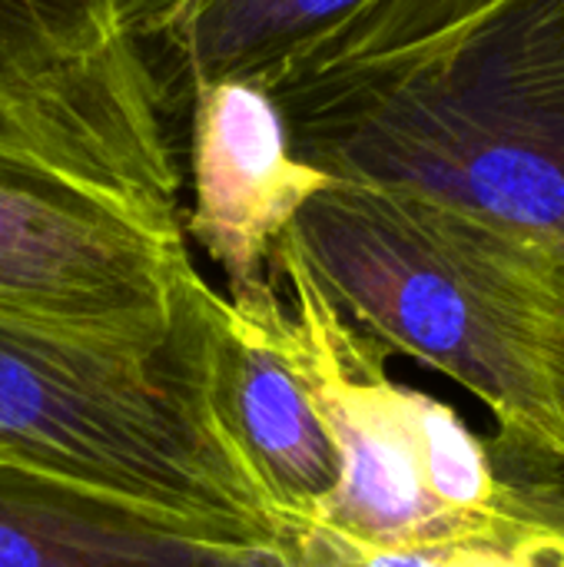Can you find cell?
Masks as SVG:
<instances>
[{
  "mask_svg": "<svg viewBox=\"0 0 564 567\" xmlns=\"http://www.w3.org/2000/svg\"><path fill=\"white\" fill-rule=\"evenodd\" d=\"M209 415L283 532H306L339 485V455L286 342V292L243 316L213 289L203 319Z\"/></svg>",
  "mask_w": 564,
  "mask_h": 567,
  "instance_id": "6",
  "label": "cell"
},
{
  "mask_svg": "<svg viewBox=\"0 0 564 567\" xmlns=\"http://www.w3.org/2000/svg\"><path fill=\"white\" fill-rule=\"evenodd\" d=\"M203 282L166 342L0 316V455L279 555L283 532L223 442L203 389Z\"/></svg>",
  "mask_w": 564,
  "mask_h": 567,
  "instance_id": "2",
  "label": "cell"
},
{
  "mask_svg": "<svg viewBox=\"0 0 564 567\" xmlns=\"http://www.w3.org/2000/svg\"><path fill=\"white\" fill-rule=\"evenodd\" d=\"M259 86L329 179L409 189L564 256V0H366Z\"/></svg>",
  "mask_w": 564,
  "mask_h": 567,
  "instance_id": "1",
  "label": "cell"
},
{
  "mask_svg": "<svg viewBox=\"0 0 564 567\" xmlns=\"http://www.w3.org/2000/svg\"><path fill=\"white\" fill-rule=\"evenodd\" d=\"M176 3L0 0V86L176 146L140 53L143 37Z\"/></svg>",
  "mask_w": 564,
  "mask_h": 567,
  "instance_id": "7",
  "label": "cell"
},
{
  "mask_svg": "<svg viewBox=\"0 0 564 567\" xmlns=\"http://www.w3.org/2000/svg\"><path fill=\"white\" fill-rule=\"evenodd\" d=\"M0 150L70 173L163 226L180 223L183 173L170 143L143 140L0 86Z\"/></svg>",
  "mask_w": 564,
  "mask_h": 567,
  "instance_id": "11",
  "label": "cell"
},
{
  "mask_svg": "<svg viewBox=\"0 0 564 567\" xmlns=\"http://www.w3.org/2000/svg\"><path fill=\"white\" fill-rule=\"evenodd\" d=\"M180 146L189 159V236L223 272V299L253 316L283 299L276 249L329 183L293 153L276 100L253 80H213L186 96Z\"/></svg>",
  "mask_w": 564,
  "mask_h": 567,
  "instance_id": "5",
  "label": "cell"
},
{
  "mask_svg": "<svg viewBox=\"0 0 564 567\" xmlns=\"http://www.w3.org/2000/svg\"><path fill=\"white\" fill-rule=\"evenodd\" d=\"M206 279L163 226L70 173L0 150V316L166 342Z\"/></svg>",
  "mask_w": 564,
  "mask_h": 567,
  "instance_id": "4",
  "label": "cell"
},
{
  "mask_svg": "<svg viewBox=\"0 0 564 567\" xmlns=\"http://www.w3.org/2000/svg\"><path fill=\"white\" fill-rule=\"evenodd\" d=\"M366 0H180L140 43L166 120L213 80L266 83Z\"/></svg>",
  "mask_w": 564,
  "mask_h": 567,
  "instance_id": "9",
  "label": "cell"
},
{
  "mask_svg": "<svg viewBox=\"0 0 564 567\" xmlns=\"http://www.w3.org/2000/svg\"><path fill=\"white\" fill-rule=\"evenodd\" d=\"M0 567H283L279 555L0 455Z\"/></svg>",
  "mask_w": 564,
  "mask_h": 567,
  "instance_id": "8",
  "label": "cell"
},
{
  "mask_svg": "<svg viewBox=\"0 0 564 567\" xmlns=\"http://www.w3.org/2000/svg\"><path fill=\"white\" fill-rule=\"evenodd\" d=\"M283 567H564V522L512 542H472L419 551L346 555L306 538L279 548Z\"/></svg>",
  "mask_w": 564,
  "mask_h": 567,
  "instance_id": "12",
  "label": "cell"
},
{
  "mask_svg": "<svg viewBox=\"0 0 564 567\" xmlns=\"http://www.w3.org/2000/svg\"><path fill=\"white\" fill-rule=\"evenodd\" d=\"M495 292L519 405L505 445L564 478V256L499 226Z\"/></svg>",
  "mask_w": 564,
  "mask_h": 567,
  "instance_id": "10",
  "label": "cell"
},
{
  "mask_svg": "<svg viewBox=\"0 0 564 567\" xmlns=\"http://www.w3.org/2000/svg\"><path fill=\"white\" fill-rule=\"evenodd\" d=\"M283 243L352 329L449 375L499 432L512 429L519 382L492 292L489 219L409 189L329 179Z\"/></svg>",
  "mask_w": 564,
  "mask_h": 567,
  "instance_id": "3",
  "label": "cell"
}]
</instances>
